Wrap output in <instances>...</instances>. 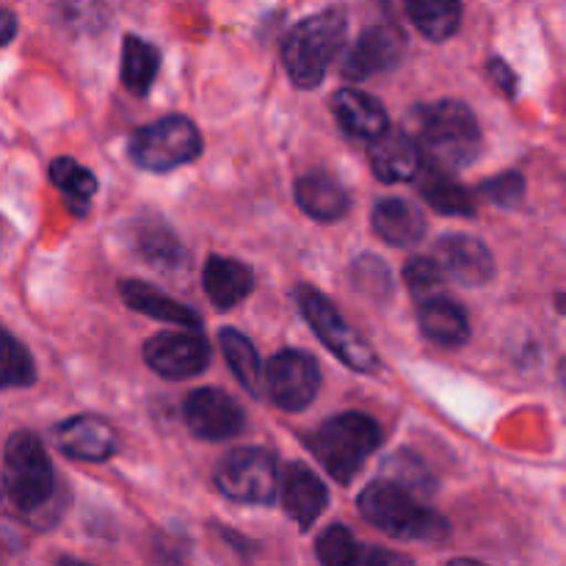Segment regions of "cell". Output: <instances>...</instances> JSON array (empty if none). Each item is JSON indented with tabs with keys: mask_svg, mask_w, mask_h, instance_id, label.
<instances>
[{
	"mask_svg": "<svg viewBox=\"0 0 566 566\" xmlns=\"http://www.w3.org/2000/svg\"><path fill=\"white\" fill-rule=\"evenodd\" d=\"M398 3L429 42H446L462 25V0H398Z\"/></svg>",
	"mask_w": 566,
	"mask_h": 566,
	"instance_id": "603a6c76",
	"label": "cell"
},
{
	"mask_svg": "<svg viewBox=\"0 0 566 566\" xmlns=\"http://www.w3.org/2000/svg\"><path fill=\"white\" fill-rule=\"evenodd\" d=\"M296 202L310 219L315 221H340L348 213L346 188L326 171H307L296 180Z\"/></svg>",
	"mask_w": 566,
	"mask_h": 566,
	"instance_id": "ffe728a7",
	"label": "cell"
},
{
	"mask_svg": "<svg viewBox=\"0 0 566 566\" xmlns=\"http://www.w3.org/2000/svg\"><path fill=\"white\" fill-rule=\"evenodd\" d=\"M420 193H423L426 202L434 210L446 216H473L475 213V199L457 177L448 169L440 166H426L418 175Z\"/></svg>",
	"mask_w": 566,
	"mask_h": 566,
	"instance_id": "cb8c5ba5",
	"label": "cell"
},
{
	"mask_svg": "<svg viewBox=\"0 0 566 566\" xmlns=\"http://www.w3.org/2000/svg\"><path fill=\"white\" fill-rule=\"evenodd\" d=\"M144 359L171 381L199 376L210 365V346L197 332H160L144 343Z\"/></svg>",
	"mask_w": 566,
	"mask_h": 566,
	"instance_id": "30bf717a",
	"label": "cell"
},
{
	"mask_svg": "<svg viewBox=\"0 0 566 566\" xmlns=\"http://www.w3.org/2000/svg\"><path fill=\"white\" fill-rule=\"evenodd\" d=\"M446 269L434 258H412L403 265V282H407L415 302H426V298L437 296L446 285Z\"/></svg>",
	"mask_w": 566,
	"mask_h": 566,
	"instance_id": "f546056e",
	"label": "cell"
},
{
	"mask_svg": "<svg viewBox=\"0 0 566 566\" xmlns=\"http://www.w3.org/2000/svg\"><path fill=\"white\" fill-rule=\"evenodd\" d=\"M219 343H221V354H224L227 365H230L235 379L243 385V390L254 398L263 396L265 370H263V363H260L258 352H254L252 340L235 329H221Z\"/></svg>",
	"mask_w": 566,
	"mask_h": 566,
	"instance_id": "d4e9b609",
	"label": "cell"
},
{
	"mask_svg": "<svg viewBox=\"0 0 566 566\" xmlns=\"http://www.w3.org/2000/svg\"><path fill=\"white\" fill-rule=\"evenodd\" d=\"M133 164L147 171H171L202 155V136L188 116H164L130 136Z\"/></svg>",
	"mask_w": 566,
	"mask_h": 566,
	"instance_id": "8992f818",
	"label": "cell"
},
{
	"mask_svg": "<svg viewBox=\"0 0 566 566\" xmlns=\"http://www.w3.org/2000/svg\"><path fill=\"white\" fill-rule=\"evenodd\" d=\"M562 381H564V390H566V359H564V365H562Z\"/></svg>",
	"mask_w": 566,
	"mask_h": 566,
	"instance_id": "74e56055",
	"label": "cell"
},
{
	"mask_svg": "<svg viewBox=\"0 0 566 566\" xmlns=\"http://www.w3.org/2000/svg\"><path fill=\"white\" fill-rule=\"evenodd\" d=\"M14 36H17V17L11 14V11L0 9V48L9 44Z\"/></svg>",
	"mask_w": 566,
	"mask_h": 566,
	"instance_id": "d590c367",
	"label": "cell"
},
{
	"mask_svg": "<svg viewBox=\"0 0 566 566\" xmlns=\"http://www.w3.org/2000/svg\"><path fill=\"white\" fill-rule=\"evenodd\" d=\"M385 479L396 481V484L407 486L409 492H415V495H423V492H431V475L426 473L423 464L418 462L415 457H409V453H398V457L387 459L385 462Z\"/></svg>",
	"mask_w": 566,
	"mask_h": 566,
	"instance_id": "d6a6232c",
	"label": "cell"
},
{
	"mask_svg": "<svg viewBox=\"0 0 566 566\" xmlns=\"http://www.w3.org/2000/svg\"><path fill=\"white\" fill-rule=\"evenodd\" d=\"M119 293L122 298H125L127 307L136 310V313L142 315H149V318L166 321V324H175V326H186V329H197L199 326V315L193 313L191 307L175 302V298L160 293L158 287L147 285V282L122 280Z\"/></svg>",
	"mask_w": 566,
	"mask_h": 566,
	"instance_id": "7402d4cb",
	"label": "cell"
},
{
	"mask_svg": "<svg viewBox=\"0 0 566 566\" xmlns=\"http://www.w3.org/2000/svg\"><path fill=\"white\" fill-rule=\"evenodd\" d=\"M182 415H186L191 434L199 440H230L243 429V409L238 407L235 398L216 387H202V390L191 392Z\"/></svg>",
	"mask_w": 566,
	"mask_h": 566,
	"instance_id": "8fae6325",
	"label": "cell"
},
{
	"mask_svg": "<svg viewBox=\"0 0 566 566\" xmlns=\"http://www.w3.org/2000/svg\"><path fill=\"white\" fill-rule=\"evenodd\" d=\"M437 260L442 263L448 276L468 287L486 285L495 276V260L492 252L484 247V241L470 235H446L437 243Z\"/></svg>",
	"mask_w": 566,
	"mask_h": 566,
	"instance_id": "5bb4252c",
	"label": "cell"
},
{
	"mask_svg": "<svg viewBox=\"0 0 566 566\" xmlns=\"http://www.w3.org/2000/svg\"><path fill=\"white\" fill-rule=\"evenodd\" d=\"M265 387L276 407L285 412H302L321 390L318 363L310 354L285 348L265 363Z\"/></svg>",
	"mask_w": 566,
	"mask_h": 566,
	"instance_id": "9c48e42d",
	"label": "cell"
},
{
	"mask_svg": "<svg viewBox=\"0 0 566 566\" xmlns=\"http://www.w3.org/2000/svg\"><path fill=\"white\" fill-rule=\"evenodd\" d=\"M216 484L221 495L230 501L265 506L274 501L280 490V468H276L274 453L263 448H238L227 453L224 462L216 470Z\"/></svg>",
	"mask_w": 566,
	"mask_h": 566,
	"instance_id": "ba28073f",
	"label": "cell"
},
{
	"mask_svg": "<svg viewBox=\"0 0 566 566\" xmlns=\"http://www.w3.org/2000/svg\"><path fill=\"white\" fill-rule=\"evenodd\" d=\"M36 381V365H33L31 352L0 329V390H14V387H31Z\"/></svg>",
	"mask_w": 566,
	"mask_h": 566,
	"instance_id": "83f0119b",
	"label": "cell"
},
{
	"mask_svg": "<svg viewBox=\"0 0 566 566\" xmlns=\"http://www.w3.org/2000/svg\"><path fill=\"white\" fill-rule=\"evenodd\" d=\"M352 276H354V285H357L365 296L379 298L381 302V298H387L392 293L390 271H387V265L381 263V260L370 258V254H363V258L354 263Z\"/></svg>",
	"mask_w": 566,
	"mask_h": 566,
	"instance_id": "1f68e13d",
	"label": "cell"
},
{
	"mask_svg": "<svg viewBox=\"0 0 566 566\" xmlns=\"http://www.w3.org/2000/svg\"><path fill=\"white\" fill-rule=\"evenodd\" d=\"M407 53V39L392 25H374L363 31L357 44L348 53L343 64V77L346 81H365L370 75H381L401 64Z\"/></svg>",
	"mask_w": 566,
	"mask_h": 566,
	"instance_id": "7c38bea8",
	"label": "cell"
},
{
	"mask_svg": "<svg viewBox=\"0 0 566 566\" xmlns=\"http://www.w3.org/2000/svg\"><path fill=\"white\" fill-rule=\"evenodd\" d=\"M3 490L11 506L25 517H39L53 506L55 470L42 440L31 431L9 437L3 453Z\"/></svg>",
	"mask_w": 566,
	"mask_h": 566,
	"instance_id": "277c9868",
	"label": "cell"
},
{
	"mask_svg": "<svg viewBox=\"0 0 566 566\" xmlns=\"http://www.w3.org/2000/svg\"><path fill=\"white\" fill-rule=\"evenodd\" d=\"M144 258L149 260L153 265L164 271H175L186 263V252L177 243V238L166 230H147L142 232V243H138Z\"/></svg>",
	"mask_w": 566,
	"mask_h": 566,
	"instance_id": "4dcf8cb0",
	"label": "cell"
},
{
	"mask_svg": "<svg viewBox=\"0 0 566 566\" xmlns=\"http://www.w3.org/2000/svg\"><path fill=\"white\" fill-rule=\"evenodd\" d=\"M50 182L59 188L61 197L70 205V210H75L77 216L86 213L88 202L97 193V177L72 158H55L50 164Z\"/></svg>",
	"mask_w": 566,
	"mask_h": 566,
	"instance_id": "4316f807",
	"label": "cell"
},
{
	"mask_svg": "<svg viewBox=\"0 0 566 566\" xmlns=\"http://www.w3.org/2000/svg\"><path fill=\"white\" fill-rule=\"evenodd\" d=\"M332 114L337 125L354 138H368L374 142L376 136L387 130V111L374 94L359 92V88H340L332 97Z\"/></svg>",
	"mask_w": 566,
	"mask_h": 566,
	"instance_id": "e0dca14e",
	"label": "cell"
},
{
	"mask_svg": "<svg viewBox=\"0 0 566 566\" xmlns=\"http://www.w3.org/2000/svg\"><path fill=\"white\" fill-rule=\"evenodd\" d=\"M481 193L497 208H517L525 197V180L517 171H503V175L481 182Z\"/></svg>",
	"mask_w": 566,
	"mask_h": 566,
	"instance_id": "836d02e7",
	"label": "cell"
},
{
	"mask_svg": "<svg viewBox=\"0 0 566 566\" xmlns=\"http://www.w3.org/2000/svg\"><path fill=\"white\" fill-rule=\"evenodd\" d=\"M370 169L381 182H407L415 180L423 169V153H420L415 136L403 130H385L370 142L368 149Z\"/></svg>",
	"mask_w": 566,
	"mask_h": 566,
	"instance_id": "2e32d148",
	"label": "cell"
},
{
	"mask_svg": "<svg viewBox=\"0 0 566 566\" xmlns=\"http://www.w3.org/2000/svg\"><path fill=\"white\" fill-rule=\"evenodd\" d=\"M158 70H160L158 48L144 42L142 36L127 33L125 42H122V83H125L127 92H133L136 97H144V94L153 88Z\"/></svg>",
	"mask_w": 566,
	"mask_h": 566,
	"instance_id": "484cf974",
	"label": "cell"
},
{
	"mask_svg": "<svg viewBox=\"0 0 566 566\" xmlns=\"http://www.w3.org/2000/svg\"><path fill=\"white\" fill-rule=\"evenodd\" d=\"M418 324L420 332L442 348H459L470 340L468 313L453 298L440 293L418 302Z\"/></svg>",
	"mask_w": 566,
	"mask_h": 566,
	"instance_id": "ac0fdd59",
	"label": "cell"
},
{
	"mask_svg": "<svg viewBox=\"0 0 566 566\" xmlns=\"http://www.w3.org/2000/svg\"><path fill=\"white\" fill-rule=\"evenodd\" d=\"M202 282H205V293H208V298L213 302L216 310H221V313L238 307V304L254 291L252 269L238 263V260L219 258V254H213V258L205 263Z\"/></svg>",
	"mask_w": 566,
	"mask_h": 566,
	"instance_id": "d6986e66",
	"label": "cell"
},
{
	"mask_svg": "<svg viewBox=\"0 0 566 566\" xmlns=\"http://www.w3.org/2000/svg\"><path fill=\"white\" fill-rule=\"evenodd\" d=\"M415 142L431 166L440 169H462L481 153V130L475 114L459 99L420 105L412 114Z\"/></svg>",
	"mask_w": 566,
	"mask_h": 566,
	"instance_id": "6da1fadb",
	"label": "cell"
},
{
	"mask_svg": "<svg viewBox=\"0 0 566 566\" xmlns=\"http://www.w3.org/2000/svg\"><path fill=\"white\" fill-rule=\"evenodd\" d=\"M379 446V423L363 412H343L329 418L307 440V448L318 459L321 468L340 484H348Z\"/></svg>",
	"mask_w": 566,
	"mask_h": 566,
	"instance_id": "5b68a950",
	"label": "cell"
},
{
	"mask_svg": "<svg viewBox=\"0 0 566 566\" xmlns=\"http://www.w3.org/2000/svg\"><path fill=\"white\" fill-rule=\"evenodd\" d=\"M490 75L495 77V83L501 86L503 94H509V97H514V94H517V75H514V70L506 64V61L492 59L490 61Z\"/></svg>",
	"mask_w": 566,
	"mask_h": 566,
	"instance_id": "e575fe53",
	"label": "cell"
},
{
	"mask_svg": "<svg viewBox=\"0 0 566 566\" xmlns=\"http://www.w3.org/2000/svg\"><path fill=\"white\" fill-rule=\"evenodd\" d=\"M296 302L302 307V315L310 321L315 335L324 340V346L340 359L343 365H348L352 370H359V374H374L379 368V357L370 348V343L359 335L354 326H348L343 321V315L337 313L335 304L318 293L315 287H296Z\"/></svg>",
	"mask_w": 566,
	"mask_h": 566,
	"instance_id": "52a82bcc",
	"label": "cell"
},
{
	"mask_svg": "<svg viewBox=\"0 0 566 566\" xmlns=\"http://www.w3.org/2000/svg\"><path fill=\"white\" fill-rule=\"evenodd\" d=\"M359 514L392 539L440 542L451 534L442 514L431 512L429 506L415 501V492L385 479V475L363 490Z\"/></svg>",
	"mask_w": 566,
	"mask_h": 566,
	"instance_id": "7a4b0ae2",
	"label": "cell"
},
{
	"mask_svg": "<svg viewBox=\"0 0 566 566\" xmlns=\"http://www.w3.org/2000/svg\"><path fill=\"white\" fill-rule=\"evenodd\" d=\"M55 446L61 453L77 459V462H108L119 448V440L105 420L92 418V415H77V418L64 420L55 429Z\"/></svg>",
	"mask_w": 566,
	"mask_h": 566,
	"instance_id": "4fadbf2b",
	"label": "cell"
},
{
	"mask_svg": "<svg viewBox=\"0 0 566 566\" xmlns=\"http://www.w3.org/2000/svg\"><path fill=\"white\" fill-rule=\"evenodd\" d=\"M558 310H562V313H566V296H558Z\"/></svg>",
	"mask_w": 566,
	"mask_h": 566,
	"instance_id": "8d00e7d4",
	"label": "cell"
},
{
	"mask_svg": "<svg viewBox=\"0 0 566 566\" xmlns=\"http://www.w3.org/2000/svg\"><path fill=\"white\" fill-rule=\"evenodd\" d=\"M280 495L282 509H285V512L296 520L298 528L304 531L324 514L326 503H329V490H326L324 481L302 462H291L282 470Z\"/></svg>",
	"mask_w": 566,
	"mask_h": 566,
	"instance_id": "9a60e30c",
	"label": "cell"
},
{
	"mask_svg": "<svg viewBox=\"0 0 566 566\" xmlns=\"http://www.w3.org/2000/svg\"><path fill=\"white\" fill-rule=\"evenodd\" d=\"M315 551H318L321 564L326 566H352L365 558L363 547L357 545V539H354V534L346 525H332V528H326L324 534L318 536Z\"/></svg>",
	"mask_w": 566,
	"mask_h": 566,
	"instance_id": "f1b7e54d",
	"label": "cell"
},
{
	"mask_svg": "<svg viewBox=\"0 0 566 566\" xmlns=\"http://www.w3.org/2000/svg\"><path fill=\"white\" fill-rule=\"evenodd\" d=\"M348 20L340 9H324L291 28L282 44V64L298 88H315L343 50Z\"/></svg>",
	"mask_w": 566,
	"mask_h": 566,
	"instance_id": "3957f363",
	"label": "cell"
},
{
	"mask_svg": "<svg viewBox=\"0 0 566 566\" xmlns=\"http://www.w3.org/2000/svg\"><path fill=\"white\" fill-rule=\"evenodd\" d=\"M370 224L381 241L392 247H415L426 235V216L407 199H381L370 213Z\"/></svg>",
	"mask_w": 566,
	"mask_h": 566,
	"instance_id": "44dd1931",
	"label": "cell"
}]
</instances>
